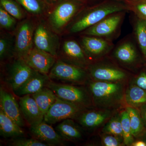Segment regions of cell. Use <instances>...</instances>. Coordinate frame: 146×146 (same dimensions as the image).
Listing matches in <instances>:
<instances>
[{"mask_svg": "<svg viewBox=\"0 0 146 146\" xmlns=\"http://www.w3.org/2000/svg\"><path fill=\"white\" fill-rule=\"evenodd\" d=\"M49 124L44 121L31 126V133L34 138L46 143L49 146L64 145L65 140Z\"/></svg>", "mask_w": 146, "mask_h": 146, "instance_id": "cell-14", "label": "cell"}, {"mask_svg": "<svg viewBox=\"0 0 146 146\" xmlns=\"http://www.w3.org/2000/svg\"><path fill=\"white\" fill-rule=\"evenodd\" d=\"M127 10L125 2L114 0L105 1L84 11L72 24L70 32L75 33L84 31L113 13Z\"/></svg>", "mask_w": 146, "mask_h": 146, "instance_id": "cell-2", "label": "cell"}, {"mask_svg": "<svg viewBox=\"0 0 146 146\" xmlns=\"http://www.w3.org/2000/svg\"><path fill=\"white\" fill-rule=\"evenodd\" d=\"M34 25L30 20L22 21L16 30L14 52L17 58L24 59L33 48Z\"/></svg>", "mask_w": 146, "mask_h": 146, "instance_id": "cell-7", "label": "cell"}, {"mask_svg": "<svg viewBox=\"0 0 146 146\" xmlns=\"http://www.w3.org/2000/svg\"><path fill=\"white\" fill-rule=\"evenodd\" d=\"M33 71L22 58H17L13 62L9 70V81L14 92L27 80Z\"/></svg>", "mask_w": 146, "mask_h": 146, "instance_id": "cell-15", "label": "cell"}, {"mask_svg": "<svg viewBox=\"0 0 146 146\" xmlns=\"http://www.w3.org/2000/svg\"><path fill=\"white\" fill-rule=\"evenodd\" d=\"M128 9L131 11L139 19L146 21V0H124Z\"/></svg>", "mask_w": 146, "mask_h": 146, "instance_id": "cell-30", "label": "cell"}, {"mask_svg": "<svg viewBox=\"0 0 146 146\" xmlns=\"http://www.w3.org/2000/svg\"><path fill=\"white\" fill-rule=\"evenodd\" d=\"M135 31L138 44L146 58V21L139 19L136 23Z\"/></svg>", "mask_w": 146, "mask_h": 146, "instance_id": "cell-31", "label": "cell"}, {"mask_svg": "<svg viewBox=\"0 0 146 146\" xmlns=\"http://www.w3.org/2000/svg\"><path fill=\"white\" fill-rule=\"evenodd\" d=\"M133 83L146 91V72L140 73L134 79Z\"/></svg>", "mask_w": 146, "mask_h": 146, "instance_id": "cell-36", "label": "cell"}, {"mask_svg": "<svg viewBox=\"0 0 146 146\" xmlns=\"http://www.w3.org/2000/svg\"><path fill=\"white\" fill-rule=\"evenodd\" d=\"M1 109L20 126L25 125L20 105L13 95L3 87L0 89Z\"/></svg>", "mask_w": 146, "mask_h": 146, "instance_id": "cell-16", "label": "cell"}, {"mask_svg": "<svg viewBox=\"0 0 146 146\" xmlns=\"http://www.w3.org/2000/svg\"><path fill=\"white\" fill-rule=\"evenodd\" d=\"M131 146H146V143L143 140H138L134 141Z\"/></svg>", "mask_w": 146, "mask_h": 146, "instance_id": "cell-38", "label": "cell"}, {"mask_svg": "<svg viewBox=\"0 0 146 146\" xmlns=\"http://www.w3.org/2000/svg\"><path fill=\"white\" fill-rule=\"evenodd\" d=\"M124 100L129 106L138 108L146 104V91L132 83L125 90Z\"/></svg>", "mask_w": 146, "mask_h": 146, "instance_id": "cell-23", "label": "cell"}, {"mask_svg": "<svg viewBox=\"0 0 146 146\" xmlns=\"http://www.w3.org/2000/svg\"><path fill=\"white\" fill-rule=\"evenodd\" d=\"M55 57L35 47L33 48L24 60L33 70L48 75L56 61Z\"/></svg>", "mask_w": 146, "mask_h": 146, "instance_id": "cell-12", "label": "cell"}, {"mask_svg": "<svg viewBox=\"0 0 146 146\" xmlns=\"http://www.w3.org/2000/svg\"><path fill=\"white\" fill-rule=\"evenodd\" d=\"M87 109L57 98L45 115L44 121L49 124H53L67 119H76Z\"/></svg>", "mask_w": 146, "mask_h": 146, "instance_id": "cell-6", "label": "cell"}, {"mask_svg": "<svg viewBox=\"0 0 146 146\" xmlns=\"http://www.w3.org/2000/svg\"><path fill=\"white\" fill-rule=\"evenodd\" d=\"M123 82L91 80L88 89L93 105L99 108L116 107L124 100L125 89Z\"/></svg>", "mask_w": 146, "mask_h": 146, "instance_id": "cell-1", "label": "cell"}, {"mask_svg": "<svg viewBox=\"0 0 146 146\" xmlns=\"http://www.w3.org/2000/svg\"><path fill=\"white\" fill-rule=\"evenodd\" d=\"M31 96L44 116L58 98L52 90L46 86Z\"/></svg>", "mask_w": 146, "mask_h": 146, "instance_id": "cell-24", "label": "cell"}, {"mask_svg": "<svg viewBox=\"0 0 146 146\" xmlns=\"http://www.w3.org/2000/svg\"><path fill=\"white\" fill-rule=\"evenodd\" d=\"M0 133L4 138H14L23 136L25 132L21 126L0 109Z\"/></svg>", "mask_w": 146, "mask_h": 146, "instance_id": "cell-22", "label": "cell"}, {"mask_svg": "<svg viewBox=\"0 0 146 146\" xmlns=\"http://www.w3.org/2000/svg\"><path fill=\"white\" fill-rule=\"evenodd\" d=\"M81 46L88 59L97 60L102 57L112 48L109 40L98 36L86 35L81 40Z\"/></svg>", "mask_w": 146, "mask_h": 146, "instance_id": "cell-11", "label": "cell"}, {"mask_svg": "<svg viewBox=\"0 0 146 146\" xmlns=\"http://www.w3.org/2000/svg\"><path fill=\"white\" fill-rule=\"evenodd\" d=\"M16 18L11 16L1 7H0V25L3 29L9 30L16 23Z\"/></svg>", "mask_w": 146, "mask_h": 146, "instance_id": "cell-33", "label": "cell"}, {"mask_svg": "<svg viewBox=\"0 0 146 146\" xmlns=\"http://www.w3.org/2000/svg\"><path fill=\"white\" fill-rule=\"evenodd\" d=\"M33 42L37 48L56 56L59 44L58 38L45 24H39L35 29Z\"/></svg>", "mask_w": 146, "mask_h": 146, "instance_id": "cell-9", "label": "cell"}, {"mask_svg": "<svg viewBox=\"0 0 146 146\" xmlns=\"http://www.w3.org/2000/svg\"><path fill=\"white\" fill-rule=\"evenodd\" d=\"M11 40L5 37H1L0 39V58L3 60L8 57L11 54L12 49Z\"/></svg>", "mask_w": 146, "mask_h": 146, "instance_id": "cell-35", "label": "cell"}, {"mask_svg": "<svg viewBox=\"0 0 146 146\" xmlns=\"http://www.w3.org/2000/svg\"><path fill=\"white\" fill-rule=\"evenodd\" d=\"M141 137L143 138V140L144 141H145L146 143V131L145 132V133H144L143 135L141 136Z\"/></svg>", "mask_w": 146, "mask_h": 146, "instance_id": "cell-39", "label": "cell"}, {"mask_svg": "<svg viewBox=\"0 0 146 146\" xmlns=\"http://www.w3.org/2000/svg\"><path fill=\"white\" fill-rule=\"evenodd\" d=\"M56 129L65 141H79L83 136V133L80 127L73 119H67L62 121L56 127Z\"/></svg>", "mask_w": 146, "mask_h": 146, "instance_id": "cell-20", "label": "cell"}, {"mask_svg": "<svg viewBox=\"0 0 146 146\" xmlns=\"http://www.w3.org/2000/svg\"><path fill=\"white\" fill-rule=\"evenodd\" d=\"M123 14V11L113 13L82 31V33L86 35L102 38L109 36L117 29L122 20Z\"/></svg>", "mask_w": 146, "mask_h": 146, "instance_id": "cell-10", "label": "cell"}, {"mask_svg": "<svg viewBox=\"0 0 146 146\" xmlns=\"http://www.w3.org/2000/svg\"><path fill=\"white\" fill-rule=\"evenodd\" d=\"M19 105L22 115L30 125L37 124L44 121V115L31 95L21 96Z\"/></svg>", "mask_w": 146, "mask_h": 146, "instance_id": "cell-17", "label": "cell"}, {"mask_svg": "<svg viewBox=\"0 0 146 146\" xmlns=\"http://www.w3.org/2000/svg\"><path fill=\"white\" fill-rule=\"evenodd\" d=\"M48 76L50 79L75 84L85 83L89 76L84 68L66 63L61 60L56 61Z\"/></svg>", "mask_w": 146, "mask_h": 146, "instance_id": "cell-5", "label": "cell"}, {"mask_svg": "<svg viewBox=\"0 0 146 146\" xmlns=\"http://www.w3.org/2000/svg\"><path fill=\"white\" fill-rule=\"evenodd\" d=\"M89 76L95 81L124 82L128 75L122 69L106 64H94L88 66Z\"/></svg>", "mask_w": 146, "mask_h": 146, "instance_id": "cell-8", "label": "cell"}, {"mask_svg": "<svg viewBox=\"0 0 146 146\" xmlns=\"http://www.w3.org/2000/svg\"><path fill=\"white\" fill-rule=\"evenodd\" d=\"M113 111L110 109L86 110L76 119L84 128L93 130L106 123L113 116Z\"/></svg>", "mask_w": 146, "mask_h": 146, "instance_id": "cell-13", "label": "cell"}, {"mask_svg": "<svg viewBox=\"0 0 146 146\" xmlns=\"http://www.w3.org/2000/svg\"><path fill=\"white\" fill-rule=\"evenodd\" d=\"M50 1L52 2H55L57 1L58 0H50Z\"/></svg>", "mask_w": 146, "mask_h": 146, "instance_id": "cell-40", "label": "cell"}, {"mask_svg": "<svg viewBox=\"0 0 146 146\" xmlns=\"http://www.w3.org/2000/svg\"><path fill=\"white\" fill-rule=\"evenodd\" d=\"M16 137L10 140L9 145L12 146H49L48 144L36 138Z\"/></svg>", "mask_w": 146, "mask_h": 146, "instance_id": "cell-32", "label": "cell"}, {"mask_svg": "<svg viewBox=\"0 0 146 146\" xmlns=\"http://www.w3.org/2000/svg\"><path fill=\"white\" fill-rule=\"evenodd\" d=\"M48 75L34 70L32 74L19 89L14 91L17 96L33 95L46 86L50 80Z\"/></svg>", "mask_w": 146, "mask_h": 146, "instance_id": "cell-19", "label": "cell"}, {"mask_svg": "<svg viewBox=\"0 0 146 146\" xmlns=\"http://www.w3.org/2000/svg\"><path fill=\"white\" fill-rule=\"evenodd\" d=\"M0 4L1 7L17 20L25 17L23 11L15 0H0Z\"/></svg>", "mask_w": 146, "mask_h": 146, "instance_id": "cell-28", "label": "cell"}, {"mask_svg": "<svg viewBox=\"0 0 146 146\" xmlns=\"http://www.w3.org/2000/svg\"><path fill=\"white\" fill-rule=\"evenodd\" d=\"M101 141L103 145L105 146H120L124 145L123 138L108 133H103Z\"/></svg>", "mask_w": 146, "mask_h": 146, "instance_id": "cell-34", "label": "cell"}, {"mask_svg": "<svg viewBox=\"0 0 146 146\" xmlns=\"http://www.w3.org/2000/svg\"><path fill=\"white\" fill-rule=\"evenodd\" d=\"M29 13L40 15L44 12L45 5L42 0H15Z\"/></svg>", "mask_w": 146, "mask_h": 146, "instance_id": "cell-29", "label": "cell"}, {"mask_svg": "<svg viewBox=\"0 0 146 146\" xmlns=\"http://www.w3.org/2000/svg\"><path fill=\"white\" fill-rule=\"evenodd\" d=\"M120 114L124 144L125 145L131 146L134 142V137L131 132L128 114L125 109L123 110Z\"/></svg>", "mask_w": 146, "mask_h": 146, "instance_id": "cell-27", "label": "cell"}, {"mask_svg": "<svg viewBox=\"0 0 146 146\" xmlns=\"http://www.w3.org/2000/svg\"><path fill=\"white\" fill-rule=\"evenodd\" d=\"M102 132L103 133L112 134L123 138L120 113L113 115L110 119L104 126L102 129Z\"/></svg>", "mask_w": 146, "mask_h": 146, "instance_id": "cell-26", "label": "cell"}, {"mask_svg": "<svg viewBox=\"0 0 146 146\" xmlns=\"http://www.w3.org/2000/svg\"><path fill=\"white\" fill-rule=\"evenodd\" d=\"M137 108H138L140 112L143 123L146 130V104L141 106Z\"/></svg>", "mask_w": 146, "mask_h": 146, "instance_id": "cell-37", "label": "cell"}, {"mask_svg": "<svg viewBox=\"0 0 146 146\" xmlns=\"http://www.w3.org/2000/svg\"><path fill=\"white\" fill-rule=\"evenodd\" d=\"M83 7L84 3L80 0L60 1L49 16L51 27L54 31L60 32Z\"/></svg>", "mask_w": 146, "mask_h": 146, "instance_id": "cell-3", "label": "cell"}, {"mask_svg": "<svg viewBox=\"0 0 146 146\" xmlns=\"http://www.w3.org/2000/svg\"><path fill=\"white\" fill-rule=\"evenodd\" d=\"M114 56L120 63L127 65L134 64L138 57L135 47L129 40L124 41L116 48Z\"/></svg>", "mask_w": 146, "mask_h": 146, "instance_id": "cell-21", "label": "cell"}, {"mask_svg": "<svg viewBox=\"0 0 146 146\" xmlns=\"http://www.w3.org/2000/svg\"><path fill=\"white\" fill-rule=\"evenodd\" d=\"M129 117L131 132L134 138L141 137L146 131L138 108L128 106L125 109Z\"/></svg>", "mask_w": 146, "mask_h": 146, "instance_id": "cell-25", "label": "cell"}, {"mask_svg": "<svg viewBox=\"0 0 146 146\" xmlns=\"http://www.w3.org/2000/svg\"><path fill=\"white\" fill-rule=\"evenodd\" d=\"M64 62L84 68L88 66V60L83 48L74 40H68L63 46Z\"/></svg>", "mask_w": 146, "mask_h": 146, "instance_id": "cell-18", "label": "cell"}, {"mask_svg": "<svg viewBox=\"0 0 146 146\" xmlns=\"http://www.w3.org/2000/svg\"><path fill=\"white\" fill-rule=\"evenodd\" d=\"M46 87L52 90L58 98L86 109L93 106L92 100L88 89L79 87L57 83L50 80Z\"/></svg>", "mask_w": 146, "mask_h": 146, "instance_id": "cell-4", "label": "cell"}]
</instances>
